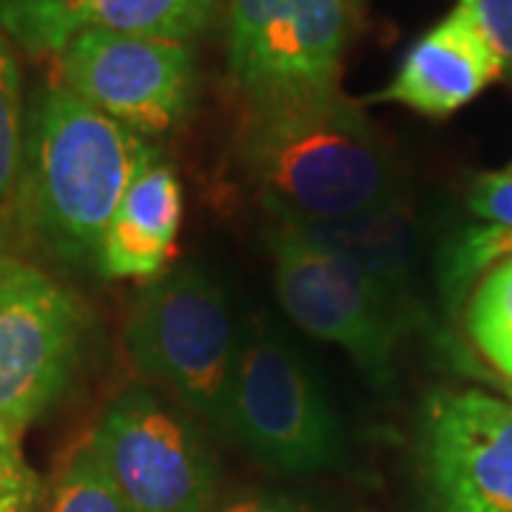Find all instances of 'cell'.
<instances>
[{
	"mask_svg": "<svg viewBox=\"0 0 512 512\" xmlns=\"http://www.w3.org/2000/svg\"><path fill=\"white\" fill-rule=\"evenodd\" d=\"M157 143L89 106L60 80L40 86L26 114L15 220L37 251L63 268H97L117 205Z\"/></svg>",
	"mask_w": 512,
	"mask_h": 512,
	"instance_id": "cell-1",
	"label": "cell"
},
{
	"mask_svg": "<svg viewBox=\"0 0 512 512\" xmlns=\"http://www.w3.org/2000/svg\"><path fill=\"white\" fill-rule=\"evenodd\" d=\"M237 163L268 214L333 220L399 197L393 148L342 92L242 111Z\"/></svg>",
	"mask_w": 512,
	"mask_h": 512,
	"instance_id": "cell-2",
	"label": "cell"
},
{
	"mask_svg": "<svg viewBox=\"0 0 512 512\" xmlns=\"http://www.w3.org/2000/svg\"><path fill=\"white\" fill-rule=\"evenodd\" d=\"M242 325L222 282L197 262L148 279L126 316V353L143 382L205 424H225Z\"/></svg>",
	"mask_w": 512,
	"mask_h": 512,
	"instance_id": "cell-3",
	"label": "cell"
},
{
	"mask_svg": "<svg viewBox=\"0 0 512 512\" xmlns=\"http://www.w3.org/2000/svg\"><path fill=\"white\" fill-rule=\"evenodd\" d=\"M222 430L282 476L336 470L345 430L305 353L268 319L242 325Z\"/></svg>",
	"mask_w": 512,
	"mask_h": 512,
	"instance_id": "cell-4",
	"label": "cell"
},
{
	"mask_svg": "<svg viewBox=\"0 0 512 512\" xmlns=\"http://www.w3.org/2000/svg\"><path fill=\"white\" fill-rule=\"evenodd\" d=\"M86 441L134 512H208L220 498L202 421L151 384L123 387Z\"/></svg>",
	"mask_w": 512,
	"mask_h": 512,
	"instance_id": "cell-5",
	"label": "cell"
},
{
	"mask_svg": "<svg viewBox=\"0 0 512 512\" xmlns=\"http://www.w3.org/2000/svg\"><path fill=\"white\" fill-rule=\"evenodd\" d=\"M89 308L32 259L0 251V424L23 436L72 387Z\"/></svg>",
	"mask_w": 512,
	"mask_h": 512,
	"instance_id": "cell-6",
	"label": "cell"
},
{
	"mask_svg": "<svg viewBox=\"0 0 512 512\" xmlns=\"http://www.w3.org/2000/svg\"><path fill=\"white\" fill-rule=\"evenodd\" d=\"M353 0H228V77L245 109L342 92Z\"/></svg>",
	"mask_w": 512,
	"mask_h": 512,
	"instance_id": "cell-7",
	"label": "cell"
},
{
	"mask_svg": "<svg viewBox=\"0 0 512 512\" xmlns=\"http://www.w3.org/2000/svg\"><path fill=\"white\" fill-rule=\"evenodd\" d=\"M265 248L279 305L293 325L345 350L367 382L387 390L396 376V348L404 330L376 285L345 256L285 222H268Z\"/></svg>",
	"mask_w": 512,
	"mask_h": 512,
	"instance_id": "cell-8",
	"label": "cell"
},
{
	"mask_svg": "<svg viewBox=\"0 0 512 512\" xmlns=\"http://www.w3.org/2000/svg\"><path fill=\"white\" fill-rule=\"evenodd\" d=\"M55 60L66 89L151 143L177 134L194 111L197 60L183 40L83 32Z\"/></svg>",
	"mask_w": 512,
	"mask_h": 512,
	"instance_id": "cell-9",
	"label": "cell"
},
{
	"mask_svg": "<svg viewBox=\"0 0 512 512\" xmlns=\"http://www.w3.org/2000/svg\"><path fill=\"white\" fill-rule=\"evenodd\" d=\"M416 461L430 512H512V399L478 387L430 393Z\"/></svg>",
	"mask_w": 512,
	"mask_h": 512,
	"instance_id": "cell-10",
	"label": "cell"
},
{
	"mask_svg": "<svg viewBox=\"0 0 512 512\" xmlns=\"http://www.w3.org/2000/svg\"><path fill=\"white\" fill-rule=\"evenodd\" d=\"M222 0H0V29L32 57H57L83 32L168 37L191 43Z\"/></svg>",
	"mask_w": 512,
	"mask_h": 512,
	"instance_id": "cell-11",
	"label": "cell"
},
{
	"mask_svg": "<svg viewBox=\"0 0 512 512\" xmlns=\"http://www.w3.org/2000/svg\"><path fill=\"white\" fill-rule=\"evenodd\" d=\"M504 77L501 60L464 6H453L407 49L393 80L370 103H396L444 120Z\"/></svg>",
	"mask_w": 512,
	"mask_h": 512,
	"instance_id": "cell-12",
	"label": "cell"
},
{
	"mask_svg": "<svg viewBox=\"0 0 512 512\" xmlns=\"http://www.w3.org/2000/svg\"><path fill=\"white\" fill-rule=\"evenodd\" d=\"M271 220L291 225L302 237L345 256L382 293L387 308L399 319L402 330L419 322L416 302V265H419V234L402 197L382 202L370 211L333 220H302L285 214H268Z\"/></svg>",
	"mask_w": 512,
	"mask_h": 512,
	"instance_id": "cell-13",
	"label": "cell"
},
{
	"mask_svg": "<svg viewBox=\"0 0 512 512\" xmlns=\"http://www.w3.org/2000/svg\"><path fill=\"white\" fill-rule=\"evenodd\" d=\"M183 228V183L163 154L134 177L97 251L106 279H154L171 268Z\"/></svg>",
	"mask_w": 512,
	"mask_h": 512,
	"instance_id": "cell-14",
	"label": "cell"
},
{
	"mask_svg": "<svg viewBox=\"0 0 512 512\" xmlns=\"http://www.w3.org/2000/svg\"><path fill=\"white\" fill-rule=\"evenodd\" d=\"M478 274L464 308V328L478 356L512 382V231L487 225L467 234L447 279L464 285Z\"/></svg>",
	"mask_w": 512,
	"mask_h": 512,
	"instance_id": "cell-15",
	"label": "cell"
},
{
	"mask_svg": "<svg viewBox=\"0 0 512 512\" xmlns=\"http://www.w3.org/2000/svg\"><path fill=\"white\" fill-rule=\"evenodd\" d=\"M40 512H134L117 493L89 441H80L60 464Z\"/></svg>",
	"mask_w": 512,
	"mask_h": 512,
	"instance_id": "cell-16",
	"label": "cell"
},
{
	"mask_svg": "<svg viewBox=\"0 0 512 512\" xmlns=\"http://www.w3.org/2000/svg\"><path fill=\"white\" fill-rule=\"evenodd\" d=\"M23 109V72L12 37L0 29V208L12 200L18 185L23 143H26Z\"/></svg>",
	"mask_w": 512,
	"mask_h": 512,
	"instance_id": "cell-17",
	"label": "cell"
},
{
	"mask_svg": "<svg viewBox=\"0 0 512 512\" xmlns=\"http://www.w3.org/2000/svg\"><path fill=\"white\" fill-rule=\"evenodd\" d=\"M23 436L0 424V512H40L46 484L23 453Z\"/></svg>",
	"mask_w": 512,
	"mask_h": 512,
	"instance_id": "cell-18",
	"label": "cell"
},
{
	"mask_svg": "<svg viewBox=\"0 0 512 512\" xmlns=\"http://www.w3.org/2000/svg\"><path fill=\"white\" fill-rule=\"evenodd\" d=\"M476 20L481 35L501 60L504 77L512 83V0H456Z\"/></svg>",
	"mask_w": 512,
	"mask_h": 512,
	"instance_id": "cell-19",
	"label": "cell"
},
{
	"mask_svg": "<svg viewBox=\"0 0 512 512\" xmlns=\"http://www.w3.org/2000/svg\"><path fill=\"white\" fill-rule=\"evenodd\" d=\"M467 208L487 225L512 231V165L504 171L481 174L470 185Z\"/></svg>",
	"mask_w": 512,
	"mask_h": 512,
	"instance_id": "cell-20",
	"label": "cell"
},
{
	"mask_svg": "<svg viewBox=\"0 0 512 512\" xmlns=\"http://www.w3.org/2000/svg\"><path fill=\"white\" fill-rule=\"evenodd\" d=\"M208 512H311L305 504L282 493H239L231 498H217Z\"/></svg>",
	"mask_w": 512,
	"mask_h": 512,
	"instance_id": "cell-21",
	"label": "cell"
}]
</instances>
